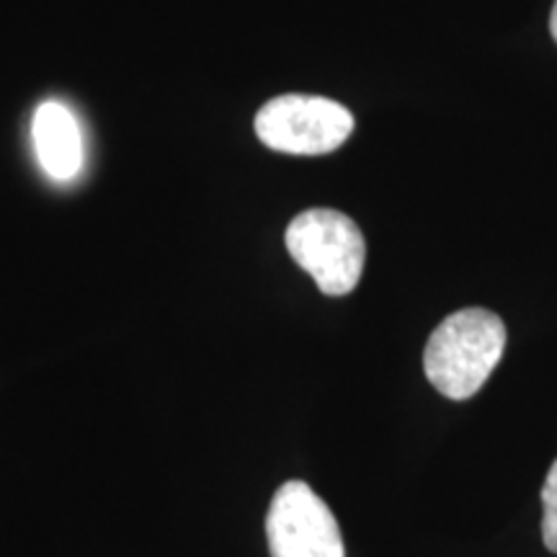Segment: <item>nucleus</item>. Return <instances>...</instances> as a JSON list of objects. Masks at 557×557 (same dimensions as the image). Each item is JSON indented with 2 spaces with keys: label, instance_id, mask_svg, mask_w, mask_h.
Here are the masks:
<instances>
[{
  "label": "nucleus",
  "instance_id": "obj_1",
  "mask_svg": "<svg viewBox=\"0 0 557 557\" xmlns=\"http://www.w3.org/2000/svg\"><path fill=\"white\" fill-rule=\"evenodd\" d=\"M506 348V325L496 312L465 308L431 333L423 369L444 398L468 400L485 385Z\"/></svg>",
  "mask_w": 557,
  "mask_h": 557
},
{
  "label": "nucleus",
  "instance_id": "obj_2",
  "mask_svg": "<svg viewBox=\"0 0 557 557\" xmlns=\"http://www.w3.org/2000/svg\"><path fill=\"white\" fill-rule=\"evenodd\" d=\"M287 250L315 278L323 295L344 297L359 284L367 243L357 222L338 209L318 207L297 214L287 227Z\"/></svg>",
  "mask_w": 557,
  "mask_h": 557
},
{
  "label": "nucleus",
  "instance_id": "obj_3",
  "mask_svg": "<svg viewBox=\"0 0 557 557\" xmlns=\"http://www.w3.org/2000/svg\"><path fill=\"white\" fill-rule=\"evenodd\" d=\"M351 132V111L323 96H276L256 114L261 143L287 156H325L341 148Z\"/></svg>",
  "mask_w": 557,
  "mask_h": 557
},
{
  "label": "nucleus",
  "instance_id": "obj_4",
  "mask_svg": "<svg viewBox=\"0 0 557 557\" xmlns=\"http://www.w3.org/2000/svg\"><path fill=\"white\" fill-rule=\"evenodd\" d=\"M271 557H346L344 534L323 498L302 480L276 491L267 517Z\"/></svg>",
  "mask_w": 557,
  "mask_h": 557
},
{
  "label": "nucleus",
  "instance_id": "obj_5",
  "mask_svg": "<svg viewBox=\"0 0 557 557\" xmlns=\"http://www.w3.org/2000/svg\"><path fill=\"white\" fill-rule=\"evenodd\" d=\"M32 139L39 165L54 181L78 176L83 165V137L75 114L65 103L45 101L34 111Z\"/></svg>",
  "mask_w": 557,
  "mask_h": 557
},
{
  "label": "nucleus",
  "instance_id": "obj_6",
  "mask_svg": "<svg viewBox=\"0 0 557 557\" xmlns=\"http://www.w3.org/2000/svg\"><path fill=\"white\" fill-rule=\"evenodd\" d=\"M542 540L549 553L557 555V459L542 485Z\"/></svg>",
  "mask_w": 557,
  "mask_h": 557
},
{
  "label": "nucleus",
  "instance_id": "obj_7",
  "mask_svg": "<svg viewBox=\"0 0 557 557\" xmlns=\"http://www.w3.org/2000/svg\"><path fill=\"white\" fill-rule=\"evenodd\" d=\"M549 34H553V39L557 41V0L553 5V13H549Z\"/></svg>",
  "mask_w": 557,
  "mask_h": 557
}]
</instances>
